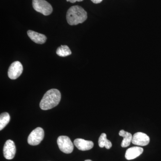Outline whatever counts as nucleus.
Wrapping results in <instances>:
<instances>
[{"mask_svg":"<svg viewBox=\"0 0 161 161\" xmlns=\"http://www.w3.org/2000/svg\"><path fill=\"white\" fill-rule=\"evenodd\" d=\"M61 99V94L59 90L52 89L47 91L43 95L40 103V108L42 110L51 109L57 106Z\"/></svg>","mask_w":161,"mask_h":161,"instance_id":"nucleus-1","label":"nucleus"},{"mask_svg":"<svg viewBox=\"0 0 161 161\" xmlns=\"http://www.w3.org/2000/svg\"><path fill=\"white\" fill-rule=\"evenodd\" d=\"M87 18V14L84 9L80 6H72L68 10L66 19L70 25H77L83 23Z\"/></svg>","mask_w":161,"mask_h":161,"instance_id":"nucleus-2","label":"nucleus"},{"mask_svg":"<svg viewBox=\"0 0 161 161\" xmlns=\"http://www.w3.org/2000/svg\"><path fill=\"white\" fill-rule=\"evenodd\" d=\"M32 6L35 10L44 15H49L53 12L51 5L45 0H33Z\"/></svg>","mask_w":161,"mask_h":161,"instance_id":"nucleus-3","label":"nucleus"},{"mask_svg":"<svg viewBox=\"0 0 161 161\" xmlns=\"http://www.w3.org/2000/svg\"><path fill=\"white\" fill-rule=\"evenodd\" d=\"M59 149L64 153H70L74 150V144L69 137L65 136H60L57 140Z\"/></svg>","mask_w":161,"mask_h":161,"instance_id":"nucleus-4","label":"nucleus"},{"mask_svg":"<svg viewBox=\"0 0 161 161\" xmlns=\"http://www.w3.org/2000/svg\"><path fill=\"white\" fill-rule=\"evenodd\" d=\"M44 136V130L42 128L38 127L31 132L28 136L27 142L31 146H37L43 141Z\"/></svg>","mask_w":161,"mask_h":161,"instance_id":"nucleus-5","label":"nucleus"},{"mask_svg":"<svg viewBox=\"0 0 161 161\" xmlns=\"http://www.w3.org/2000/svg\"><path fill=\"white\" fill-rule=\"evenodd\" d=\"M23 71V67L21 62L14 61L11 64L8 69V77L10 79L14 80L19 78Z\"/></svg>","mask_w":161,"mask_h":161,"instance_id":"nucleus-6","label":"nucleus"},{"mask_svg":"<svg viewBox=\"0 0 161 161\" xmlns=\"http://www.w3.org/2000/svg\"><path fill=\"white\" fill-rule=\"evenodd\" d=\"M16 147L14 142L11 140H8L6 142L3 148V154L7 159H12L15 155Z\"/></svg>","mask_w":161,"mask_h":161,"instance_id":"nucleus-7","label":"nucleus"},{"mask_svg":"<svg viewBox=\"0 0 161 161\" xmlns=\"http://www.w3.org/2000/svg\"><path fill=\"white\" fill-rule=\"evenodd\" d=\"M150 139L147 134L142 132H136L132 136V143L138 146H146L149 144Z\"/></svg>","mask_w":161,"mask_h":161,"instance_id":"nucleus-8","label":"nucleus"},{"mask_svg":"<svg viewBox=\"0 0 161 161\" xmlns=\"http://www.w3.org/2000/svg\"><path fill=\"white\" fill-rule=\"evenodd\" d=\"M74 144L78 150L81 151L91 150L94 147V143L92 141H86L81 138L75 139Z\"/></svg>","mask_w":161,"mask_h":161,"instance_id":"nucleus-9","label":"nucleus"},{"mask_svg":"<svg viewBox=\"0 0 161 161\" xmlns=\"http://www.w3.org/2000/svg\"><path fill=\"white\" fill-rule=\"evenodd\" d=\"M143 152V149L142 147H135L129 148L126 152L125 158L126 159H133L139 156Z\"/></svg>","mask_w":161,"mask_h":161,"instance_id":"nucleus-10","label":"nucleus"},{"mask_svg":"<svg viewBox=\"0 0 161 161\" xmlns=\"http://www.w3.org/2000/svg\"><path fill=\"white\" fill-rule=\"evenodd\" d=\"M27 33L28 36L35 43L43 44L46 42L47 37L45 35L31 30L28 31Z\"/></svg>","mask_w":161,"mask_h":161,"instance_id":"nucleus-11","label":"nucleus"},{"mask_svg":"<svg viewBox=\"0 0 161 161\" xmlns=\"http://www.w3.org/2000/svg\"><path fill=\"white\" fill-rule=\"evenodd\" d=\"M119 135L124 137L121 146L122 147H129L132 142V136L130 132H126L125 130H121L119 131Z\"/></svg>","mask_w":161,"mask_h":161,"instance_id":"nucleus-12","label":"nucleus"},{"mask_svg":"<svg viewBox=\"0 0 161 161\" xmlns=\"http://www.w3.org/2000/svg\"><path fill=\"white\" fill-rule=\"evenodd\" d=\"M98 145L100 148L105 147L107 149H110L112 147V142L107 138V135L104 133H102L99 137Z\"/></svg>","mask_w":161,"mask_h":161,"instance_id":"nucleus-13","label":"nucleus"},{"mask_svg":"<svg viewBox=\"0 0 161 161\" xmlns=\"http://www.w3.org/2000/svg\"><path fill=\"white\" fill-rule=\"evenodd\" d=\"M56 53L57 55L61 57H67L72 54L70 49L67 45H61V46L58 47Z\"/></svg>","mask_w":161,"mask_h":161,"instance_id":"nucleus-14","label":"nucleus"},{"mask_svg":"<svg viewBox=\"0 0 161 161\" xmlns=\"http://www.w3.org/2000/svg\"><path fill=\"white\" fill-rule=\"evenodd\" d=\"M10 115L7 112H4L0 115V130H2L7 125L10 121Z\"/></svg>","mask_w":161,"mask_h":161,"instance_id":"nucleus-15","label":"nucleus"},{"mask_svg":"<svg viewBox=\"0 0 161 161\" xmlns=\"http://www.w3.org/2000/svg\"><path fill=\"white\" fill-rule=\"evenodd\" d=\"M66 1L67 2H70V3H74L76 2H81V1H83V0H66Z\"/></svg>","mask_w":161,"mask_h":161,"instance_id":"nucleus-16","label":"nucleus"},{"mask_svg":"<svg viewBox=\"0 0 161 161\" xmlns=\"http://www.w3.org/2000/svg\"><path fill=\"white\" fill-rule=\"evenodd\" d=\"M93 3H95V4H98V3H100L102 2L103 0H91Z\"/></svg>","mask_w":161,"mask_h":161,"instance_id":"nucleus-17","label":"nucleus"},{"mask_svg":"<svg viewBox=\"0 0 161 161\" xmlns=\"http://www.w3.org/2000/svg\"><path fill=\"white\" fill-rule=\"evenodd\" d=\"M85 161H92V160H85Z\"/></svg>","mask_w":161,"mask_h":161,"instance_id":"nucleus-18","label":"nucleus"}]
</instances>
